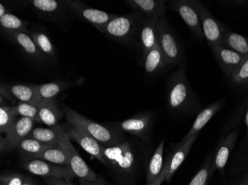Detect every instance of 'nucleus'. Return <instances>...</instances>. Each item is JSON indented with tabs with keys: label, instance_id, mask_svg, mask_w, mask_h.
Wrapping results in <instances>:
<instances>
[{
	"label": "nucleus",
	"instance_id": "obj_40",
	"mask_svg": "<svg viewBox=\"0 0 248 185\" xmlns=\"http://www.w3.org/2000/svg\"><path fill=\"white\" fill-rule=\"evenodd\" d=\"M244 109H245V123L247 128V136H248V97L246 101H245V108Z\"/></svg>",
	"mask_w": 248,
	"mask_h": 185
},
{
	"label": "nucleus",
	"instance_id": "obj_17",
	"mask_svg": "<svg viewBox=\"0 0 248 185\" xmlns=\"http://www.w3.org/2000/svg\"><path fill=\"white\" fill-rule=\"evenodd\" d=\"M238 136H239V129L235 128L220 141L212 161V175L216 171H219L223 173L231 152L233 150L234 146L237 141Z\"/></svg>",
	"mask_w": 248,
	"mask_h": 185
},
{
	"label": "nucleus",
	"instance_id": "obj_27",
	"mask_svg": "<svg viewBox=\"0 0 248 185\" xmlns=\"http://www.w3.org/2000/svg\"><path fill=\"white\" fill-rule=\"evenodd\" d=\"M222 101H219L213 102L211 105L201 111L200 114L197 115V117L195 119L194 123L192 125L190 130L188 132L187 134L185 136V138L197 137L199 132L203 129L204 126L208 123L209 121L215 115V114L221 109L222 106Z\"/></svg>",
	"mask_w": 248,
	"mask_h": 185
},
{
	"label": "nucleus",
	"instance_id": "obj_18",
	"mask_svg": "<svg viewBox=\"0 0 248 185\" xmlns=\"http://www.w3.org/2000/svg\"><path fill=\"white\" fill-rule=\"evenodd\" d=\"M159 20L143 17L138 34V40L140 43L142 51V58L151 50L158 46L157 43V27Z\"/></svg>",
	"mask_w": 248,
	"mask_h": 185
},
{
	"label": "nucleus",
	"instance_id": "obj_5",
	"mask_svg": "<svg viewBox=\"0 0 248 185\" xmlns=\"http://www.w3.org/2000/svg\"><path fill=\"white\" fill-rule=\"evenodd\" d=\"M22 2L30 6L40 19L47 22L64 25L73 16L63 0H30Z\"/></svg>",
	"mask_w": 248,
	"mask_h": 185
},
{
	"label": "nucleus",
	"instance_id": "obj_16",
	"mask_svg": "<svg viewBox=\"0 0 248 185\" xmlns=\"http://www.w3.org/2000/svg\"><path fill=\"white\" fill-rule=\"evenodd\" d=\"M153 123V115L150 113H142L129 119L112 124L114 128L122 133H127L145 140L148 136Z\"/></svg>",
	"mask_w": 248,
	"mask_h": 185
},
{
	"label": "nucleus",
	"instance_id": "obj_42",
	"mask_svg": "<svg viewBox=\"0 0 248 185\" xmlns=\"http://www.w3.org/2000/svg\"><path fill=\"white\" fill-rule=\"evenodd\" d=\"M80 185H89V184L86 182H83V181H80Z\"/></svg>",
	"mask_w": 248,
	"mask_h": 185
},
{
	"label": "nucleus",
	"instance_id": "obj_34",
	"mask_svg": "<svg viewBox=\"0 0 248 185\" xmlns=\"http://www.w3.org/2000/svg\"><path fill=\"white\" fill-rule=\"evenodd\" d=\"M39 105L31 103L19 102L15 104L12 108L17 116L29 118L39 122Z\"/></svg>",
	"mask_w": 248,
	"mask_h": 185
},
{
	"label": "nucleus",
	"instance_id": "obj_32",
	"mask_svg": "<svg viewBox=\"0 0 248 185\" xmlns=\"http://www.w3.org/2000/svg\"><path fill=\"white\" fill-rule=\"evenodd\" d=\"M33 158L44 160V161H48L51 163L62 165V166H69V165L66 152L61 145V143L58 145L45 150Z\"/></svg>",
	"mask_w": 248,
	"mask_h": 185
},
{
	"label": "nucleus",
	"instance_id": "obj_26",
	"mask_svg": "<svg viewBox=\"0 0 248 185\" xmlns=\"http://www.w3.org/2000/svg\"><path fill=\"white\" fill-rule=\"evenodd\" d=\"M165 140L162 139L155 150L146 168V185H152L159 176L164 165V150Z\"/></svg>",
	"mask_w": 248,
	"mask_h": 185
},
{
	"label": "nucleus",
	"instance_id": "obj_1",
	"mask_svg": "<svg viewBox=\"0 0 248 185\" xmlns=\"http://www.w3.org/2000/svg\"><path fill=\"white\" fill-rule=\"evenodd\" d=\"M64 115L69 125L75 127L94 138L104 147L118 145L125 141L124 133L114 127L106 126L85 117L72 108L62 104Z\"/></svg>",
	"mask_w": 248,
	"mask_h": 185
},
{
	"label": "nucleus",
	"instance_id": "obj_30",
	"mask_svg": "<svg viewBox=\"0 0 248 185\" xmlns=\"http://www.w3.org/2000/svg\"><path fill=\"white\" fill-rule=\"evenodd\" d=\"M69 87H71V83L66 81H54L51 83L37 85V92L41 101L54 100Z\"/></svg>",
	"mask_w": 248,
	"mask_h": 185
},
{
	"label": "nucleus",
	"instance_id": "obj_7",
	"mask_svg": "<svg viewBox=\"0 0 248 185\" xmlns=\"http://www.w3.org/2000/svg\"><path fill=\"white\" fill-rule=\"evenodd\" d=\"M61 144L66 152L69 168L80 181L86 182L89 185H110L89 168L72 145L69 136H65L63 140H61Z\"/></svg>",
	"mask_w": 248,
	"mask_h": 185
},
{
	"label": "nucleus",
	"instance_id": "obj_22",
	"mask_svg": "<svg viewBox=\"0 0 248 185\" xmlns=\"http://www.w3.org/2000/svg\"><path fill=\"white\" fill-rule=\"evenodd\" d=\"M125 2L143 17L157 20L165 17L166 4L163 0H127Z\"/></svg>",
	"mask_w": 248,
	"mask_h": 185
},
{
	"label": "nucleus",
	"instance_id": "obj_12",
	"mask_svg": "<svg viewBox=\"0 0 248 185\" xmlns=\"http://www.w3.org/2000/svg\"><path fill=\"white\" fill-rule=\"evenodd\" d=\"M0 97L14 103H31L40 105L41 100L38 95L37 85L24 83H1Z\"/></svg>",
	"mask_w": 248,
	"mask_h": 185
},
{
	"label": "nucleus",
	"instance_id": "obj_23",
	"mask_svg": "<svg viewBox=\"0 0 248 185\" xmlns=\"http://www.w3.org/2000/svg\"><path fill=\"white\" fill-rule=\"evenodd\" d=\"M69 125L59 124L54 127L34 128L28 137L46 144H56L61 142L65 136H69Z\"/></svg>",
	"mask_w": 248,
	"mask_h": 185
},
{
	"label": "nucleus",
	"instance_id": "obj_20",
	"mask_svg": "<svg viewBox=\"0 0 248 185\" xmlns=\"http://www.w3.org/2000/svg\"><path fill=\"white\" fill-rule=\"evenodd\" d=\"M212 51L224 74L229 77L237 70L238 68L247 58L232 50L224 48L221 45H218L215 48H212Z\"/></svg>",
	"mask_w": 248,
	"mask_h": 185
},
{
	"label": "nucleus",
	"instance_id": "obj_11",
	"mask_svg": "<svg viewBox=\"0 0 248 185\" xmlns=\"http://www.w3.org/2000/svg\"><path fill=\"white\" fill-rule=\"evenodd\" d=\"M200 18L202 31L210 48L221 45V41L227 30L219 21L210 13L207 8L199 1H194Z\"/></svg>",
	"mask_w": 248,
	"mask_h": 185
},
{
	"label": "nucleus",
	"instance_id": "obj_19",
	"mask_svg": "<svg viewBox=\"0 0 248 185\" xmlns=\"http://www.w3.org/2000/svg\"><path fill=\"white\" fill-rule=\"evenodd\" d=\"M40 26H30L27 33L31 37L48 62L55 63L58 61V55L56 53L54 44L46 29Z\"/></svg>",
	"mask_w": 248,
	"mask_h": 185
},
{
	"label": "nucleus",
	"instance_id": "obj_21",
	"mask_svg": "<svg viewBox=\"0 0 248 185\" xmlns=\"http://www.w3.org/2000/svg\"><path fill=\"white\" fill-rule=\"evenodd\" d=\"M69 133L70 140L76 142L85 151L89 153L90 155L105 165V161L103 155V146L97 140H94V138L89 136L83 130L70 125Z\"/></svg>",
	"mask_w": 248,
	"mask_h": 185
},
{
	"label": "nucleus",
	"instance_id": "obj_35",
	"mask_svg": "<svg viewBox=\"0 0 248 185\" xmlns=\"http://www.w3.org/2000/svg\"><path fill=\"white\" fill-rule=\"evenodd\" d=\"M231 83L241 87H248V57L242 62L232 76L230 77Z\"/></svg>",
	"mask_w": 248,
	"mask_h": 185
},
{
	"label": "nucleus",
	"instance_id": "obj_2",
	"mask_svg": "<svg viewBox=\"0 0 248 185\" xmlns=\"http://www.w3.org/2000/svg\"><path fill=\"white\" fill-rule=\"evenodd\" d=\"M105 166L118 178L130 179L135 175L138 165L137 153L127 140L112 146L102 147Z\"/></svg>",
	"mask_w": 248,
	"mask_h": 185
},
{
	"label": "nucleus",
	"instance_id": "obj_24",
	"mask_svg": "<svg viewBox=\"0 0 248 185\" xmlns=\"http://www.w3.org/2000/svg\"><path fill=\"white\" fill-rule=\"evenodd\" d=\"M62 108H60L58 100H45L39 105V122L48 127H54L59 125L63 117Z\"/></svg>",
	"mask_w": 248,
	"mask_h": 185
},
{
	"label": "nucleus",
	"instance_id": "obj_28",
	"mask_svg": "<svg viewBox=\"0 0 248 185\" xmlns=\"http://www.w3.org/2000/svg\"><path fill=\"white\" fill-rule=\"evenodd\" d=\"M221 46L248 57V38L233 31H227L221 41Z\"/></svg>",
	"mask_w": 248,
	"mask_h": 185
},
{
	"label": "nucleus",
	"instance_id": "obj_37",
	"mask_svg": "<svg viewBox=\"0 0 248 185\" xmlns=\"http://www.w3.org/2000/svg\"><path fill=\"white\" fill-rule=\"evenodd\" d=\"M26 178L19 172H8L0 176V185H22Z\"/></svg>",
	"mask_w": 248,
	"mask_h": 185
},
{
	"label": "nucleus",
	"instance_id": "obj_31",
	"mask_svg": "<svg viewBox=\"0 0 248 185\" xmlns=\"http://www.w3.org/2000/svg\"><path fill=\"white\" fill-rule=\"evenodd\" d=\"M30 22L26 19H21L13 14L8 13L0 16V29L5 32H26L27 33Z\"/></svg>",
	"mask_w": 248,
	"mask_h": 185
},
{
	"label": "nucleus",
	"instance_id": "obj_9",
	"mask_svg": "<svg viewBox=\"0 0 248 185\" xmlns=\"http://www.w3.org/2000/svg\"><path fill=\"white\" fill-rule=\"evenodd\" d=\"M23 169L35 176L46 179H63L72 180L75 174L69 166L55 165L38 158H26L22 160Z\"/></svg>",
	"mask_w": 248,
	"mask_h": 185
},
{
	"label": "nucleus",
	"instance_id": "obj_6",
	"mask_svg": "<svg viewBox=\"0 0 248 185\" xmlns=\"http://www.w3.org/2000/svg\"><path fill=\"white\" fill-rule=\"evenodd\" d=\"M197 137H184L179 142L174 144L164 161L162 171L152 185H161L164 182H170L175 172L183 164L191 147Z\"/></svg>",
	"mask_w": 248,
	"mask_h": 185
},
{
	"label": "nucleus",
	"instance_id": "obj_33",
	"mask_svg": "<svg viewBox=\"0 0 248 185\" xmlns=\"http://www.w3.org/2000/svg\"><path fill=\"white\" fill-rule=\"evenodd\" d=\"M17 115L14 111L13 108L8 105L0 106V132L6 135L16 123Z\"/></svg>",
	"mask_w": 248,
	"mask_h": 185
},
{
	"label": "nucleus",
	"instance_id": "obj_25",
	"mask_svg": "<svg viewBox=\"0 0 248 185\" xmlns=\"http://www.w3.org/2000/svg\"><path fill=\"white\" fill-rule=\"evenodd\" d=\"M143 59L145 73L149 76H155L170 65L159 46L151 50Z\"/></svg>",
	"mask_w": 248,
	"mask_h": 185
},
{
	"label": "nucleus",
	"instance_id": "obj_39",
	"mask_svg": "<svg viewBox=\"0 0 248 185\" xmlns=\"http://www.w3.org/2000/svg\"><path fill=\"white\" fill-rule=\"evenodd\" d=\"M48 185H75L70 180L63 179H46Z\"/></svg>",
	"mask_w": 248,
	"mask_h": 185
},
{
	"label": "nucleus",
	"instance_id": "obj_36",
	"mask_svg": "<svg viewBox=\"0 0 248 185\" xmlns=\"http://www.w3.org/2000/svg\"><path fill=\"white\" fill-rule=\"evenodd\" d=\"M211 158H208L188 185H207L211 176Z\"/></svg>",
	"mask_w": 248,
	"mask_h": 185
},
{
	"label": "nucleus",
	"instance_id": "obj_15",
	"mask_svg": "<svg viewBox=\"0 0 248 185\" xmlns=\"http://www.w3.org/2000/svg\"><path fill=\"white\" fill-rule=\"evenodd\" d=\"M169 7L181 16L196 37L200 39L204 38L200 18L195 6L194 1L172 0L169 3Z\"/></svg>",
	"mask_w": 248,
	"mask_h": 185
},
{
	"label": "nucleus",
	"instance_id": "obj_29",
	"mask_svg": "<svg viewBox=\"0 0 248 185\" xmlns=\"http://www.w3.org/2000/svg\"><path fill=\"white\" fill-rule=\"evenodd\" d=\"M61 142L56 143V144H46V143L33 140L31 138L27 137L19 143L16 150L22 154V157L33 158L45 150L58 145Z\"/></svg>",
	"mask_w": 248,
	"mask_h": 185
},
{
	"label": "nucleus",
	"instance_id": "obj_8",
	"mask_svg": "<svg viewBox=\"0 0 248 185\" xmlns=\"http://www.w3.org/2000/svg\"><path fill=\"white\" fill-rule=\"evenodd\" d=\"M63 2L72 16L92 25L99 31L118 15L91 8L78 0H63Z\"/></svg>",
	"mask_w": 248,
	"mask_h": 185
},
{
	"label": "nucleus",
	"instance_id": "obj_3",
	"mask_svg": "<svg viewBox=\"0 0 248 185\" xmlns=\"http://www.w3.org/2000/svg\"><path fill=\"white\" fill-rule=\"evenodd\" d=\"M143 16L137 11L118 15L110 20L100 32L111 40L121 43H131L138 39Z\"/></svg>",
	"mask_w": 248,
	"mask_h": 185
},
{
	"label": "nucleus",
	"instance_id": "obj_4",
	"mask_svg": "<svg viewBox=\"0 0 248 185\" xmlns=\"http://www.w3.org/2000/svg\"><path fill=\"white\" fill-rule=\"evenodd\" d=\"M167 105L174 113H183L192 105L193 92L183 68H179L169 79Z\"/></svg>",
	"mask_w": 248,
	"mask_h": 185
},
{
	"label": "nucleus",
	"instance_id": "obj_10",
	"mask_svg": "<svg viewBox=\"0 0 248 185\" xmlns=\"http://www.w3.org/2000/svg\"><path fill=\"white\" fill-rule=\"evenodd\" d=\"M157 43L170 65L182 63L183 60L182 48L165 17L158 22Z\"/></svg>",
	"mask_w": 248,
	"mask_h": 185
},
{
	"label": "nucleus",
	"instance_id": "obj_38",
	"mask_svg": "<svg viewBox=\"0 0 248 185\" xmlns=\"http://www.w3.org/2000/svg\"><path fill=\"white\" fill-rule=\"evenodd\" d=\"M246 150L245 157H244L243 159V165H242L243 175L239 185H248V149Z\"/></svg>",
	"mask_w": 248,
	"mask_h": 185
},
{
	"label": "nucleus",
	"instance_id": "obj_14",
	"mask_svg": "<svg viewBox=\"0 0 248 185\" xmlns=\"http://www.w3.org/2000/svg\"><path fill=\"white\" fill-rule=\"evenodd\" d=\"M2 33L32 62L39 65L48 63V61L43 57L31 37L26 32H5Z\"/></svg>",
	"mask_w": 248,
	"mask_h": 185
},
{
	"label": "nucleus",
	"instance_id": "obj_13",
	"mask_svg": "<svg viewBox=\"0 0 248 185\" xmlns=\"http://www.w3.org/2000/svg\"><path fill=\"white\" fill-rule=\"evenodd\" d=\"M36 121L29 118L19 117L13 128L0 140L1 153L11 152L16 150L19 143L29 136L34 128Z\"/></svg>",
	"mask_w": 248,
	"mask_h": 185
},
{
	"label": "nucleus",
	"instance_id": "obj_41",
	"mask_svg": "<svg viewBox=\"0 0 248 185\" xmlns=\"http://www.w3.org/2000/svg\"><path fill=\"white\" fill-rule=\"evenodd\" d=\"M22 185H36L30 178L26 177Z\"/></svg>",
	"mask_w": 248,
	"mask_h": 185
}]
</instances>
